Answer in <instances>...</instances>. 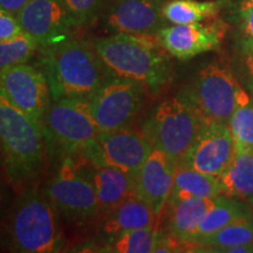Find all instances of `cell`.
<instances>
[{"label": "cell", "instance_id": "obj_22", "mask_svg": "<svg viewBox=\"0 0 253 253\" xmlns=\"http://www.w3.org/2000/svg\"><path fill=\"white\" fill-rule=\"evenodd\" d=\"M226 196L248 199L253 196V153H236L232 162L218 177Z\"/></svg>", "mask_w": 253, "mask_h": 253}, {"label": "cell", "instance_id": "obj_10", "mask_svg": "<svg viewBox=\"0 0 253 253\" xmlns=\"http://www.w3.org/2000/svg\"><path fill=\"white\" fill-rule=\"evenodd\" d=\"M138 82L112 77L96 90L88 102L90 116L100 131L126 128L143 101V89Z\"/></svg>", "mask_w": 253, "mask_h": 253}, {"label": "cell", "instance_id": "obj_4", "mask_svg": "<svg viewBox=\"0 0 253 253\" xmlns=\"http://www.w3.org/2000/svg\"><path fill=\"white\" fill-rule=\"evenodd\" d=\"M208 121L181 96L163 101L144 125V135L154 148L182 166Z\"/></svg>", "mask_w": 253, "mask_h": 253}, {"label": "cell", "instance_id": "obj_20", "mask_svg": "<svg viewBox=\"0 0 253 253\" xmlns=\"http://www.w3.org/2000/svg\"><path fill=\"white\" fill-rule=\"evenodd\" d=\"M223 192L218 177L208 175L185 166L176 167L171 199L188 197L216 198Z\"/></svg>", "mask_w": 253, "mask_h": 253}, {"label": "cell", "instance_id": "obj_12", "mask_svg": "<svg viewBox=\"0 0 253 253\" xmlns=\"http://www.w3.org/2000/svg\"><path fill=\"white\" fill-rule=\"evenodd\" d=\"M163 2L157 0H112L101 15L110 34L150 36L163 27Z\"/></svg>", "mask_w": 253, "mask_h": 253}, {"label": "cell", "instance_id": "obj_33", "mask_svg": "<svg viewBox=\"0 0 253 253\" xmlns=\"http://www.w3.org/2000/svg\"><path fill=\"white\" fill-rule=\"evenodd\" d=\"M252 6H253V0H239V4H238L239 15L248 11L249 8H251Z\"/></svg>", "mask_w": 253, "mask_h": 253}, {"label": "cell", "instance_id": "obj_11", "mask_svg": "<svg viewBox=\"0 0 253 253\" xmlns=\"http://www.w3.org/2000/svg\"><path fill=\"white\" fill-rule=\"evenodd\" d=\"M0 88L15 108L42 123L52 99L45 73L26 63L2 69Z\"/></svg>", "mask_w": 253, "mask_h": 253}, {"label": "cell", "instance_id": "obj_6", "mask_svg": "<svg viewBox=\"0 0 253 253\" xmlns=\"http://www.w3.org/2000/svg\"><path fill=\"white\" fill-rule=\"evenodd\" d=\"M249 96L231 69L223 62L209 63L184 88L181 97L208 122L229 125L238 104Z\"/></svg>", "mask_w": 253, "mask_h": 253}, {"label": "cell", "instance_id": "obj_30", "mask_svg": "<svg viewBox=\"0 0 253 253\" xmlns=\"http://www.w3.org/2000/svg\"><path fill=\"white\" fill-rule=\"evenodd\" d=\"M23 33V27L19 23L17 15L0 9V41L14 39Z\"/></svg>", "mask_w": 253, "mask_h": 253}, {"label": "cell", "instance_id": "obj_7", "mask_svg": "<svg viewBox=\"0 0 253 253\" xmlns=\"http://www.w3.org/2000/svg\"><path fill=\"white\" fill-rule=\"evenodd\" d=\"M47 148L53 153L80 155L100 134L84 100H59L49 104L42 121Z\"/></svg>", "mask_w": 253, "mask_h": 253}, {"label": "cell", "instance_id": "obj_32", "mask_svg": "<svg viewBox=\"0 0 253 253\" xmlns=\"http://www.w3.org/2000/svg\"><path fill=\"white\" fill-rule=\"evenodd\" d=\"M240 18L243 20L245 34L249 38H253V6L243 14H240Z\"/></svg>", "mask_w": 253, "mask_h": 253}, {"label": "cell", "instance_id": "obj_9", "mask_svg": "<svg viewBox=\"0 0 253 253\" xmlns=\"http://www.w3.org/2000/svg\"><path fill=\"white\" fill-rule=\"evenodd\" d=\"M153 149L144 132L122 128L100 131L96 140L80 156L94 166L113 167L135 177Z\"/></svg>", "mask_w": 253, "mask_h": 253}, {"label": "cell", "instance_id": "obj_31", "mask_svg": "<svg viewBox=\"0 0 253 253\" xmlns=\"http://www.w3.org/2000/svg\"><path fill=\"white\" fill-rule=\"evenodd\" d=\"M32 0H0V8L9 13L18 15L19 12Z\"/></svg>", "mask_w": 253, "mask_h": 253}, {"label": "cell", "instance_id": "obj_24", "mask_svg": "<svg viewBox=\"0 0 253 253\" xmlns=\"http://www.w3.org/2000/svg\"><path fill=\"white\" fill-rule=\"evenodd\" d=\"M253 243V219H242L236 223L230 224L212 235L204 237L197 240L195 244L204 245L211 249H217L214 251L224 252L226 249L233 246L245 245Z\"/></svg>", "mask_w": 253, "mask_h": 253}, {"label": "cell", "instance_id": "obj_15", "mask_svg": "<svg viewBox=\"0 0 253 253\" xmlns=\"http://www.w3.org/2000/svg\"><path fill=\"white\" fill-rule=\"evenodd\" d=\"M176 166L162 150L154 148L134 177V194L150 205L156 217L171 197Z\"/></svg>", "mask_w": 253, "mask_h": 253}, {"label": "cell", "instance_id": "obj_19", "mask_svg": "<svg viewBox=\"0 0 253 253\" xmlns=\"http://www.w3.org/2000/svg\"><path fill=\"white\" fill-rule=\"evenodd\" d=\"M156 214L150 205L132 194L109 211L102 231L104 235L116 238L128 231L154 226Z\"/></svg>", "mask_w": 253, "mask_h": 253}, {"label": "cell", "instance_id": "obj_8", "mask_svg": "<svg viewBox=\"0 0 253 253\" xmlns=\"http://www.w3.org/2000/svg\"><path fill=\"white\" fill-rule=\"evenodd\" d=\"M46 196L56 210L72 221H88L101 211L93 184L71 156L63 158L55 176L48 182Z\"/></svg>", "mask_w": 253, "mask_h": 253}, {"label": "cell", "instance_id": "obj_34", "mask_svg": "<svg viewBox=\"0 0 253 253\" xmlns=\"http://www.w3.org/2000/svg\"><path fill=\"white\" fill-rule=\"evenodd\" d=\"M246 201H248V202H249V203H250V204H251V205H252V207H253V196H252V197H250V198H248V199H246Z\"/></svg>", "mask_w": 253, "mask_h": 253}, {"label": "cell", "instance_id": "obj_21", "mask_svg": "<svg viewBox=\"0 0 253 253\" xmlns=\"http://www.w3.org/2000/svg\"><path fill=\"white\" fill-rule=\"evenodd\" d=\"M248 218H252V213L244 203L233 201L227 196H218L214 199L212 207L209 209L202 220L196 236L190 243H196L204 237L224 229L230 224Z\"/></svg>", "mask_w": 253, "mask_h": 253}, {"label": "cell", "instance_id": "obj_27", "mask_svg": "<svg viewBox=\"0 0 253 253\" xmlns=\"http://www.w3.org/2000/svg\"><path fill=\"white\" fill-rule=\"evenodd\" d=\"M39 46L27 33L20 34L14 39L0 41V68L6 69L26 63Z\"/></svg>", "mask_w": 253, "mask_h": 253}, {"label": "cell", "instance_id": "obj_14", "mask_svg": "<svg viewBox=\"0 0 253 253\" xmlns=\"http://www.w3.org/2000/svg\"><path fill=\"white\" fill-rule=\"evenodd\" d=\"M17 17L23 31L40 47L65 39L67 32L77 27L61 0H32Z\"/></svg>", "mask_w": 253, "mask_h": 253}, {"label": "cell", "instance_id": "obj_16", "mask_svg": "<svg viewBox=\"0 0 253 253\" xmlns=\"http://www.w3.org/2000/svg\"><path fill=\"white\" fill-rule=\"evenodd\" d=\"M221 25L201 23L163 26L157 32L160 45L177 59L188 60L212 50L223 38Z\"/></svg>", "mask_w": 253, "mask_h": 253}, {"label": "cell", "instance_id": "obj_17", "mask_svg": "<svg viewBox=\"0 0 253 253\" xmlns=\"http://www.w3.org/2000/svg\"><path fill=\"white\" fill-rule=\"evenodd\" d=\"M77 163V162H75ZM86 166L79 170L89 179L96 191L101 210L112 211L126 197L134 194V176L113 167L94 166L84 161Z\"/></svg>", "mask_w": 253, "mask_h": 253}, {"label": "cell", "instance_id": "obj_2", "mask_svg": "<svg viewBox=\"0 0 253 253\" xmlns=\"http://www.w3.org/2000/svg\"><path fill=\"white\" fill-rule=\"evenodd\" d=\"M91 43L115 77L138 82L154 91L169 81L167 55L149 36L110 34L96 38Z\"/></svg>", "mask_w": 253, "mask_h": 253}, {"label": "cell", "instance_id": "obj_35", "mask_svg": "<svg viewBox=\"0 0 253 253\" xmlns=\"http://www.w3.org/2000/svg\"><path fill=\"white\" fill-rule=\"evenodd\" d=\"M157 1H161V2H164V1H167V0H157Z\"/></svg>", "mask_w": 253, "mask_h": 253}, {"label": "cell", "instance_id": "obj_3", "mask_svg": "<svg viewBox=\"0 0 253 253\" xmlns=\"http://www.w3.org/2000/svg\"><path fill=\"white\" fill-rule=\"evenodd\" d=\"M0 138L2 164L14 184L36 179L45 166L46 138L42 123L0 96Z\"/></svg>", "mask_w": 253, "mask_h": 253}, {"label": "cell", "instance_id": "obj_29", "mask_svg": "<svg viewBox=\"0 0 253 253\" xmlns=\"http://www.w3.org/2000/svg\"><path fill=\"white\" fill-rule=\"evenodd\" d=\"M239 67L243 82L253 97V38H248L242 42Z\"/></svg>", "mask_w": 253, "mask_h": 253}, {"label": "cell", "instance_id": "obj_5", "mask_svg": "<svg viewBox=\"0 0 253 253\" xmlns=\"http://www.w3.org/2000/svg\"><path fill=\"white\" fill-rule=\"evenodd\" d=\"M54 205L34 190L21 196L9 219L12 248L25 253H50L61 249L62 238Z\"/></svg>", "mask_w": 253, "mask_h": 253}, {"label": "cell", "instance_id": "obj_18", "mask_svg": "<svg viewBox=\"0 0 253 253\" xmlns=\"http://www.w3.org/2000/svg\"><path fill=\"white\" fill-rule=\"evenodd\" d=\"M216 198L188 197L169 201L168 230L177 240L191 242Z\"/></svg>", "mask_w": 253, "mask_h": 253}, {"label": "cell", "instance_id": "obj_25", "mask_svg": "<svg viewBox=\"0 0 253 253\" xmlns=\"http://www.w3.org/2000/svg\"><path fill=\"white\" fill-rule=\"evenodd\" d=\"M236 153H253V97L238 104L229 122Z\"/></svg>", "mask_w": 253, "mask_h": 253}, {"label": "cell", "instance_id": "obj_1", "mask_svg": "<svg viewBox=\"0 0 253 253\" xmlns=\"http://www.w3.org/2000/svg\"><path fill=\"white\" fill-rule=\"evenodd\" d=\"M41 58L53 101H88L114 77L93 43L84 40L65 38L42 46Z\"/></svg>", "mask_w": 253, "mask_h": 253}, {"label": "cell", "instance_id": "obj_26", "mask_svg": "<svg viewBox=\"0 0 253 253\" xmlns=\"http://www.w3.org/2000/svg\"><path fill=\"white\" fill-rule=\"evenodd\" d=\"M158 237L154 226L131 230L122 233L110 246V251L119 253H150L155 252Z\"/></svg>", "mask_w": 253, "mask_h": 253}, {"label": "cell", "instance_id": "obj_23", "mask_svg": "<svg viewBox=\"0 0 253 253\" xmlns=\"http://www.w3.org/2000/svg\"><path fill=\"white\" fill-rule=\"evenodd\" d=\"M219 7V1L167 0L162 5V14L164 20L171 25L195 24L212 17Z\"/></svg>", "mask_w": 253, "mask_h": 253}, {"label": "cell", "instance_id": "obj_28", "mask_svg": "<svg viewBox=\"0 0 253 253\" xmlns=\"http://www.w3.org/2000/svg\"><path fill=\"white\" fill-rule=\"evenodd\" d=\"M112 0H61L75 25L89 24L106 9Z\"/></svg>", "mask_w": 253, "mask_h": 253}, {"label": "cell", "instance_id": "obj_13", "mask_svg": "<svg viewBox=\"0 0 253 253\" xmlns=\"http://www.w3.org/2000/svg\"><path fill=\"white\" fill-rule=\"evenodd\" d=\"M235 155L236 147L229 125L207 122L182 166L219 177Z\"/></svg>", "mask_w": 253, "mask_h": 253}]
</instances>
